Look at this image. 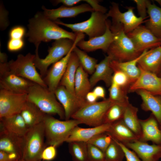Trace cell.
Masks as SVG:
<instances>
[{
  "label": "cell",
  "mask_w": 161,
  "mask_h": 161,
  "mask_svg": "<svg viewBox=\"0 0 161 161\" xmlns=\"http://www.w3.org/2000/svg\"><path fill=\"white\" fill-rule=\"evenodd\" d=\"M28 30L26 34L30 42L38 50L41 42H48L68 38L75 41L78 33L70 32L62 29L54 21L47 18L43 13H37L29 21Z\"/></svg>",
  "instance_id": "obj_1"
},
{
  "label": "cell",
  "mask_w": 161,
  "mask_h": 161,
  "mask_svg": "<svg viewBox=\"0 0 161 161\" xmlns=\"http://www.w3.org/2000/svg\"><path fill=\"white\" fill-rule=\"evenodd\" d=\"M110 29L114 34V39L106 52L112 60L125 62L134 60L141 54L135 47L124 30L121 24L111 23Z\"/></svg>",
  "instance_id": "obj_2"
},
{
  "label": "cell",
  "mask_w": 161,
  "mask_h": 161,
  "mask_svg": "<svg viewBox=\"0 0 161 161\" xmlns=\"http://www.w3.org/2000/svg\"><path fill=\"white\" fill-rule=\"evenodd\" d=\"M84 34L78 33L75 41L68 38H63L56 40L49 47L48 54L44 58H40L38 50L35 51L34 63L35 67L40 71L42 78L45 76L48 68L66 56L74 47L77 46L78 43L83 39Z\"/></svg>",
  "instance_id": "obj_3"
},
{
  "label": "cell",
  "mask_w": 161,
  "mask_h": 161,
  "mask_svg": "<svg viewBox=\"0 0 161 161\" xmlns=\"http://www.w3.org/2000/svg\"><path fill=\"white\" fill-rule=\"evenodd\" d=\"M27 101L32 103L46 114L58 115L61 119H65V112L58 101L55 93L47 87L34 83L27 94Z\"/></svg>",
  "instance_id": "obj_4"
},
{
  "label": "cell",
  "mask_w": 161,
  "mask_h": 161,
  "mask_svg": "<svg viewBox=\"0 0 161 161\" xmlns=\"http://www.w3.org/2000/svg\"><path fill=\"white\" fill-rule=\"evenodd\" d=\"M47 146L57 147L66 142L73 129L81 123L72 119L62 121L46 114L43 121Z\"/></svg>",
  "instance_id": "obj_5"
},
{
  "label": "cell",
  "mask_w": 161,
  "mask_h": 161,
  "mask_svg": "<svg viewBox=\"0 0 161 161\" xmlns=\"http://www.w3.org/2000/svg\"><path fill=\"white\" fill-rule=\"evenodd\" d=\"M47 146L42 122L29 128L24 137L22 159L25 161L41 160L42 153Z\"/></svg>",
  "instance_id": "obj_6"
},
{
  "label": "cell",
  "mask_w": 161,
  "mask_h": 161,
  "mask_svg": "<svg viewBox=\"0 0 161 161\" xmlns=\"http://www.w3.org/2000/svg\"><path fill=\"white\" fill-rule=\"evenodd\" d=\"M106 13L94 11L90 18L82 22L74 24L65 23L58 20L54 21L70 28L75 33H85L90 39L103 35L105 32L107 19Z\"/></svg>",
  "instance_id": "obj_7"
},
{
  "label": "cell",
  "mask_w": 161,
  "mask_h": 161,
  "mask_svg": "<svg viewBox=\"0 0 161 161\" xmlns=\"http://www.w3.org/2000/svg\"><path fill=\"white\" fill-rule=\"evenodd\" d=\"M113 103L108 98L100 102H87L75 113L71 118L92 127L100 126L103 124L105 114Z\"/></svg>",
  "instance_id": "obj_8"
},
{
  "label": "cell",
  "mask_w": 161,
  "mask_h": 161,
  "mask_svg": "<svg viewBox=\"0 0 161 161\" xmlns=\"http://www.w3.org/2000/svg\"><path fill=\"white\" fill-rule=\"evenodd\" d=\"M35 57V55L30 53L25 55L19 54L15 60L8 62L9 69L11 72L18 76L47 87L36 70L34 63Z\"/></svg>",
  "instance_id": "obj_9"
},
{
  "label": "cell",
  "mask_w": 161,
  "mask_h": 161,
  "mask_svg": "<svg viewBox=\"0 0 161 161\" xmlns=\"http://www.w3.org/2000/svg\"><path fill=\"white\" fill-rule=\"evenodd\" d=\"M34 83L11 72L9 69L8 62L0 63V89L16 93L27 94Z\"/></svg>",
  "instance_id": "obj_10"
},
{
  "label": "cell",
  "mask_w": 161,
  "mask_h": 161,
  "mask_svg": "<svg viewBox=\"0 0 161 161\" xmlns=\"http://www.w3.org/2000/svg\"><path fill=\"white\" fill-rule=\"evenodd\" d=\"M134 9L133 7H128L127 10L122 13L120 10L118 4L112 2L106 15L108 18H112V23L122 24L124 32L127 34L146 21L140 17H137L134 12Z\"/></svg>",
  "instance_id": "obj_11"
},
{
  "label": "cell",
  "mask_w": 161,
  "mask_h": 161,
  "mask_svg": "<svg viewBox=\"0 0 161 161\" xmlns=\"http://www.w3.org/2000/svg\"><path fill=\"white\" fill-rule=\"evenodd\" d=\"M27 101V94L0 90V118L19 114Z\"/></svg>",
  "instance_id": "obj_12"
},
{
  "label": "cell",
  "mask_w": 161,
  "mask_h": 161,
  "mask_svg": "<svg viewBox=\"0 0 161 161\" xmlns=\"http://www.w3.org/2000/svg\"><path fill=\"white\" fill-rule=\"evenodd\" d=\"M126 35L140 53L150 48L161 46V39L154 35L145 26L141 25Z\"/></svg>",
  "instance_id": "obj_13"
},
{
  "label": "cell",
  "mask_w": 161,
  "mask_h": 161,
  "mask_svg": "<svg viewBox=\"0 0 161 161\" xmlns=\"http://www.w3.org/2000/svg\"><path fill=\"white\" fill-rule=\"evenodd\" d=\"M138 67L141 70L140 75L131 85L129 92H134L137 90L142 89L154 95L161 96V78Z\"/></svg>",
  "instance_id": "obj_14"
},
{
  "label": "cell",
  "mask_w": 161,
  "mask_h": 161,
  "mask_svg": "<svg viewBox=\"0 0 161 161\" xmlns=\"http://www.w3.org/2000/svg\"><path fill=\"white\" fill-rule=\"evenodd\" d=\"M54 93L63 108L66 120L70 119L75 113L87 103L77 97L62 86L59 85Z\"/></svg>",
  "instance_id": "obj_15"
},
{
  "label": "cell",
  "mask_w": 161,
  "mask_h": 161,
  "mask_svg": "<svg viewBox=\"0 0 161 161\" xmlns=\"http://www.w3.org/2000/svg\"><path fill=\"white\" fill-rule=\"evenodd\" d=\"M111 23L109 20H107L106 30L103 35L89 39L87 41L81 40L78 43L77 46L84 51L90 52L101 49L106 52L113 40L114 36L110 29Z\"/></svg>",
  "instance_id": "obj_16"
},
{
  "label": "cell",
  "mask_w": 161,
  "mask_h": 161,
  "mask_svg": "<svg viewBox=\"0 0 161 161\" xmlns=\"http://www.w3.org/2000/svg\"><path fill=\"white\" fill-rule=\"evenodd\" d=\"M74 47L66 56L52 64L43 78L44 83L50 91L54 93L59 86L66 70L70 56Z\"/></svg>",
  "instance_id": "obj_17"
},
{
  "label": "cell",
  "mask_w": 161,
  "mask_h": 161,
  "mask_svg": "<svg viewBox=\"0 0 161 161\" xmlns=\"http://www.w3.org/2000/svg\"><path fill=\"white\" fill-rule=\"evenodd\" d=\"M125 145L134 151L142 161H159L161 158V145H150L139 140Z\"/></svg>",
  "instance_id": "obj_18"
},
{
  "label": "cell",
  "mask_w": 161,
  "mask_h": 161,
  "mask_svg": "<svg viewBox=\"0 0 161 161\" xmlns=\"http://www.w3.org/2000/svg\"><path fill=\"white\" fill-rule=\"evenodd\" d=\"M43 14L47 18L53 21L60 18L75 17L79 14L87 12H92L94 10L88 4L71 7L62 6L55 9H49L42 7Z\"/></svg>",
  "instance_id": "obj_19"
},
{
  "label": "cell",
  "mask_w": 161,
  "mask_h": 161,
  "mask_svg": "<svg viewBox=\"0 0 161 161\" xmlns=\"http://www.w3.org/2000/svg\"><path fill=\"white\" fill-rule=\"evenodd\" d=\"M142 134L139 140L147 142L151 141L154 144L161 145V130L158 122L151 113L145 120L139 119Z\"/></svg>",
  "instance_id": "obj_20"
},
{
  "label": "cell",
  "mask_w": 161,
  "mask_h": 161,
  "mask_svg": "<svg viewBox=\"0 0 161 161\" xmlns=\"http://www.w3.org/2000/svg\"><path fill=\"white\" fill-rule=\"evenodd\" d=\"M106 132L114 140L124 145L139 140L137 136L126 125L123 119L110 124Z\"/></svg>",
  "instance_id": "obj_21"
},
{
  "label": "cell",
  "mask_w": 161,
  "mask_h": 161,
  "mask_svg": "<svg viewBox=\"0 0 161 161\" xmlns=\"http://www.w3.org/2000/svg\"><path fill=\"white\" fill-rule=\"evenodd\" d=\"M0 130H4L16 136L23 137L29 128L19 114L0 118Z\"/></svg>",
  "instance_id": "obj_22"
},
{
  "label": "cell",
  "mask_w": 161,
  "mask_h": 161,
  "mask_svg": "<svg viewBox=\"0 0 161 161\" xmlns=\"http://www.w3.org/2000/svg\"><path fill=\"white\" fill-rule=\"evenodd\" d=\"M112 60V58L107 55L97 64L94 72L89 78L92 88L100 81H103L107 86L110 87L114 73L110 65Z\"/></svg>",
  "instance_id": "obj_23"
},
{
  "label": "cell",
  "mask_w": 161,
  "mask_h": 161,
  "mask_svg": "<svg viewBox=\"0 0 161 161\" xmlns=\"http://www.w3.org/2000/svg\"><path fill=\"white\" fill-rule=\"evenodd\" d=\"M137 66L158 75L161 67V46L148 50L139 59Z\"/></svg>",
  "instance_id": "obj_24"
},
{
  "label": "cell",
  "mask_w": 161,
  "mask_h": 161,
  "mask_svg": "<svg viewBox=\"0 0 161 161\" xmlns=\"http://www.w3.org/2000/svg\"><path fill=\"white\" fill-rule=\"evenodd\" d=\"M135 92L141 98L142 109L146 112L151 111L161 125V96L154 95L142 89Z\"/></svg>",
  "instance_id": "obj_25"
},
{
  "label": "cell",
  "mask_w": 161,
  "mask_h": 161,
  "mask_svg": "<svg viewBox=\"0 0 161 161\" xmlns=\"http://www.w3.org/2000/svg\"><path fill=\"white\" fill-rule=\"evenodd\" d=\"M148 51L144 50L138 57L131 61L120 62L112 60L110 63V66L114 72L120 71L125 74L132 84L137 79L140 74L141 70L137 66L138 62Z\"/></svg>",
  "instance_id": "obj_26"
},
{
  "label": "cell",
  "mask_w": 161,
  "mask_h": 161,
  "mask_svg": "<svg viewBox=\"0 0 161 161\" xmlns=\"http://www.w3.org/2000/svg\"><path fill=\"white\" fill-rule=\"evenodd\" d=\"M110 125L109 124H103L97 126L87 128L77 126L72 130L66 142L69 143L77 141L87 143L95 135L106 132Z\"/></svg>",
  "instance_id": "obj_27"
},
{
  "label": "cell",
  "mask_w": 161,
  "mask_h": 161,
  "mask_svg": "<svg viewBox=\"0 0 161 161\" xmlns=\"http://www.w3.org/2000/svg\"><path fill=\"white\" fill-rule=\"evenodd\" d=\"M23 137L0 130V151L16 154L22 158Z\"/></svg>",
  "instance_id": "obj_28"
},
{
  "label": "cell",
  "mask_w": 161,
  "mask_h": 161,
  "mask_svg": "<svg viewBox=\"0 0 161 161\" xmlns=\"http://www.w3.org/2000/svg\"><path fill=\"white\" fill-rule=\"evenodd\" d=\"M80 65L78 57L75 53L72 51L70 56L66 70L59 85L64 86L70 92L75 95V79L77 69Z\"/></svg>",
  "instance_id": "obj_29"
},
{
  "label": "cell",
  "mask_w": 161,
  "mask_h": 161,
  "mask_svg": "<svg viewBox=\"0 0 161 161\" xmlns=\"http://www.w3.org/2000/svg\"><path fill=\"white\" fill-rule=\"evenodd\" d=\"M147 13L149 18L145 22V26L154 35L161 39V7L147 0Z\"/></svg>",
  "instance_id": "obj_30"
},
{
  "label": "cell",
  "mask_w": 161,
  "mask_h": 161,
  "mask_svg": "<svg viewBox=\"0 0 161 161\" xmlns=\"http://www.w3.org/2000/svg\"><path fill=\"white\" fill-rule=\"evenodd\" d=\"M20 114L29 129L43 122L46 114L28 101Z\"/></svg>",
  "instance_id": "obj_31"
},
{
  "label": "cell",
  "mask_w": 161,
  "mask_h": 161,
  "mask_svg": "<svg viewBox=\"0 0 161 161\" xmlns=\"http://www.w3.org/2000/svg\"><path fill=\"white\" fill-rule=\"evenodd\" d=\"M92 88L88 74L80 65L77 69L75 79V95L79 99L86 100V96Z\"/></svg>",
  "instance_id": "obj_32"
},
{
  "label": "cell",
  "mask_w": 161,
  "mask_h": 161,
  "mask_svg": "<svg viewBox=\"0 0 161 161\" xmlns=\"http://www.w3.org/2000/svg\"><path fill=\"white\" fill-rule=\"evenodd\" d=\"M138 109L130 103L126 106L123 120L126 125L137 136L139 140L142 134L139 119L137 116Z\"/></svg>",
  "instance_id": "obj_33"
},
{
  "label": "cell",
  "mask_w": 161,
  "mask_h": 161,
  "mask_svg": "<svg viewBox=\"0 0 161 161\" xmlns=\"http://www.w3.org/2000/svg\"><path fill=\"white\" fill-rule=\"evenodd\" d=\"M68 143L69 151L73 161H87V143L75 141Z\"/></svg>",
  "instance_id": "obj_34"
},
{
  "label": "cell",
  "mask_w": 161,
  "mask_h": 161,
  "mask_svg": "<svg viewBox=\"0 0 161 161\" xmlns=\"http://www.w3.org/2000/svg\"><path fill=\"white\" fill-rule=\"evenodd\" d=\"M73 51L78 57L80 65L84 70L89 74L92 75L94 72L97 64V60L91 57L77 46L74 48Z\"/></svg>",
  "instance_id": "obj_35"
},
{
  "label": "cell",
  "mask_w": 161,
  "mask_h": 161,
  "mask_svg": "<svg viewBox=\"0 0 161 161\" xmlns=\"http://www.w3.org/2000/svg\"><path fill=\"white\" fill-rule=\"evenodd\" d=\"M128 90L112 83L109 89L108 99L112 102L126 106L129 103Z\"/></svg>",
  "instance_id": "obj_36"
},
{
  "label": "cell",
  "mask_w": 161,
  "mask_h": 161,
  "mask_svg": "<svg viewBox=\"0 0 161 161\" xmlns=\"http://www.w3.org/2000/svg\"><path fill=\"white\" fill-rule=\"evenodd\" d=\"M126 106L113 103L107 109L105 114L103 124H110L123 119Z\"/></svg>",
  "instance_id": "obj_37"
},
{
  "label": "cell",
  "mask_w": 161,
  "mask_h": 161,
  "mask_svg": "<svg viewBox=\"0 0 161 161\" xmlns=\"http://www.w3.org/2000/svg\"><path fill=\"white\" fill-rule=\"evenodd\" d=\"M105 161H123L124 152L117 141L112 140L104 152Z\"/></svg>",
  "instance_id": "obj_38"
},
{
  "label": "cell",
  "mask_w": 161,
  "mask_h": 161,
  "mask_svg": "<svg viewBox=\"0 0 161 161\" xmlns=\"http://www.w3.org/2000/svg\"><path fill=\"white\" fill-rule=\"evenodd\" d=\"M112 140V138L106 132L97 134L92 137L87 143L105 151Z\"/></svg>",
  "instance_id": "obj_39"
},
{
  "label": "cell",
  "mask_w": 161,
  "mask_h": 161,
  "mask_svg": "<svg viewBox=\"0 0 161 161\" xmlns=\"http://www.w3.org/2000/svg\"><path fill=\"white\" fill-rule=\"evenodd\" d=\"M112 83L128 91L129 87L131 84L127 76L123 72L120 71L114 72Z\"/></svg>",
  "instance_id": "obj_40"
},
{
  "label": "cell",
  "mask_w": 161,
  "mask_h": 161,
  "mask_svg": "<svg viewBox=\"0 0 161 161\" xmlns=\"http://www.w3.org/2000/svg\"><path fill=\"white\" fill-rule=\"evenodd\" d=\"M87 145V161H105L103 152L92 144Z\"/></svg>",
  "instance_id": "obj_41"
},
{
  "label": "cell",
  "mask_w": 161,
  "mask_h": 161,
  "mask_svg": "<svg viewBox=\"0 0 161 161\" xmlns=\"http://www.w3.org/2000/svg\"><path fill=\"white\" fill-rule=\"evenodd\" d=\"M56 146L49 145L46 147L43 150L41 156V159L46 161H51L54 160L57 156Z\"/></svg>",
  "instance_id": "obj_42"
},
{
  "label": "cell",
  "mask_w": 161,
  "mask_h": 161,
  "mask_svg": "<svg viewBox=\"0 0 161 161\" xmlns=\"http://www.w3.org/2000/svg\"><path fill=\"white\" fill-rule=\"evenodd\" d=\"M24 45L23 39H14L10 38L7 44L8 50L11 52L18 51L21 49Z\"/></svg>",
  "instance_id": "obj_43"
},
{
  "label": "cell",
  "mask_w": 161,
  "mask_h": 161,
  "mask_svg": "<svg viewBox=\"0 0 161 161\" xmlns=\"http://www.w3.org/2000/svg\"><path fill=\"white\" fill-rule=\"evenodd\" d=\"M117 142L124 152L126 161H142L134 151L129 149L123 144L118 141Z\"/></svg>",
  "instance_id": "obj_44"
},
{
  "label": "cell",
  "mask_w": 161,
  "mask_h": 161,
  "mask_svg": "<svg viewBox=\"0 0 161 161\" xmlns=\"http://www.w3.org/2000/svg\"><path fill=\"white\" fill-rule=\"evenodd\" d=\"M25 28L21 26H17L12 28L9 32L10 38L22 39L25 35Z\"/></svg>",
  "instance_id": "obj_45"
},
{
  "label": "cell",
  "mask_w": 161,
  "mask_h": 161,
  "mask_svg": "<svg viewBox=\"0 0 161 161\" xmlns=\"http://www.w3.org/2000/svg\"><path fill=\"white\" fill-rule=\"evenodd\" d=\"M134 1L136 4L140 17L145 19L147 17V0H134Z\"/></svg>",
  "instance_id": "obj_46"
},
{
  "label": "cell",
  "mask_w": 161,
  "mask_h": 161,
  "mask_svg": "<svg viewBox=\"0 0 161 161\" xmlns=\"http://www.w3.org/2000/svg\"><path fill=\"white\" fill-rule=\"evenodd\" d=\"M22 158L16 154L0 151V161H18Z\"/></svg>",
  "instance_id": "obj_47"
},
{
  "label": "cell",
  "mask_w": 161,
  "mask_h": 161,
  "mask_svg": "<svg viewBox=\"0 0 161 161\" xmlns=\"http://www.w3.org/2000/svg\"><path fill=\"white\" fill-rule=\"evenodd\" d=\"M84 1L86 2L95 11L100 12L104 14L106 13L107 9L100 5L99 1L96 0H84Z\"/></svg>",
  "instance_id": "obj_48"
},
{
  "label": "cell",
  "mask_w": 161,
  "mask_h": 161,
  "mask_svg": "<svg viewBox=\"0 0 161 161\" xmlns=\"http://www.w3.org/2000/svg\"><path fill=\"white\" fill-rule=\"evenodd\" d=\"M8 13L2 5L0 6V28L2 30L5 29L9 25L7 20Z\"/></svg>",
  "instance_id": "obj_49"
},
{
  "label": "cell",
  "mask_w": 161,
  "mask_h": 161,
  "mask_svg": "<svg viewBox=\"0 0 161 161\" xmlns=\"http://www.w3.org/2000/svg\"><path fill=\"white\" fill-rule=\"evenodd\" d=\"M83 1L81 0H57L53 1V2L56 4L61 3L64 6L71 7H74L76 4Z\"/></svg>",
  "instance_id": "obj_50"
},
{
  "label": "cell",
  "mask_w": 161,
  "mask_h": 161,
  "mask_svg": "<svg viewBox=\"0 0 161 161\" xmlns=\"http://www.w3.org/2000/svg\"><path fill=\"white\" fill-rule=\"evenodd\" d=\"M97 98L106 99V92L104 88L100 86H98L95 87L92 91Z\"/></svg>",
  "instance_id": "obj_51"
},
{
  "label": "cell",
  "mask_w": 161,
  "mask_h": 161,
  "mask_svg": "<svg viewBox=\"0 0 161 161\" xmlns=\"http://www.w3.org/2000/svg\"><path fill=\"white\" fill-rule=\"evenodd\" d=\"M98 99L97 96L93 92H89L86 95V101L90 103H93L97 102Z\"/></svg>",
  "instance_id": "obj_52"
},
{
  "label": "cell",
  "mask_w": 161,
  "mask_h": 161,
  "mask_svg": "<svg viewBox=\"0 0 161 161\" xmlns=\"http://www.w3.org/2000/svg\"><path fill=\"white\" fill-rule=\"evenodd\" d=\"M7 56L6 54L0 52V63L7 62Z\"/></svg>",
  "instance_id": "obj_53"
},
{
  "label": "cell",
  "mask_w": 161,
  "mask_h": 161,
  "mask_svg": "<svg viewBox=\"0 0 161 161\" xmlns=\"http://www.w3.org/2000/svg\"><path fill=\"white\" fill-rule=\"evenodd\" d=\"M161 6V0H155Z\"/></svg>",
  "instance_id": "obj_54"
},
{
  "label": "cell",
  "mask_w": 161,
  "mask_h": 161,
  "mask_svg": "<svg viewBox=\"0 0 161 161\" xmlns=\"http://www.w3.org/2000/svg\"><path fill=\"white\" fill-rule=\"evenodd\" d=\"M158 76L160 77L161 78V67L160 69V72L158 75Z\"/></svg>",
  "instance_id": "obj_55"
},
{
  "label": "cell",
  "mask_w": 161,
  "mask_h": 161,
  "mask_svg": "<svg viewBox=\"0 0 161 161\" xmlns=\"http://www.w3.org/2000/svg\"><path fill=\"white\" fill-rule=\"evenodd\" d=\"M18 161H25L23 159H21L19 160H18Z\"/></svg>",
  "instance_id": "obj_56"
},
{
  "label": "cell",
  "mask_w": 161,
  "mask_h": 161,
  "mask_svg": "<svg viewBox=\"0 0 161 161\" xmlns=\"http://www.w3.org/2000/svg\"><path fill=\"white\" fill-rule=\"evenodd\" d=\"M37 161H42V160H38Z\"/></svg>",
  "instance_id": "obj_57"
},
{
  "label": "cell",
  "mask_w": 161,
  "mask_h": 161,
  "mask_svg": "<svg viewBox=\"0 0 161 161\" xmlns=\"http://www.w3.org/2000/svg\"><path fill=\"white\" fill-rule=\"evenodd\" d=\"M160 130H161V128H160Z\"/></svg>",
  "instance_id": "obj_58"
}]
</instances>
